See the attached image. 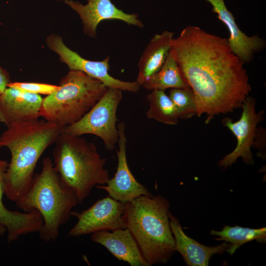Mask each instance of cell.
I'll return each mask as SVG.
<instances>
[{
    "instance_id": "d6986e66",
    "label": "cell",
    "mask_w": 266,
    "mask_h": 266,
    "mask_svg": "<svg viewBox=\"0 0 266 266\" xmlns=\"http://www.w3.org/2000/svg\"><path fill=\"white\" fill-rule=\"evenodd\" d=\"M141 86L151 91L189 87L183 80L170 51L161 68L147 78Z\"/></svg>"
},
{
    "instance_id": "cb8c5ba5",
    "label": "cell",
    "mask_w": 266,
    "mask_h": 266,
    "mask_svg": "<svg viewBox=\"0 0 266 266\" xmlns=\"http://www.w3.org/2000/svg\"><path fill=\"white\" fill-rule=\"evenodd\" d=\"M264 138H265V133H264V130L260 127L257 128L256 135L255 139L256 141V142H253V145H255V147L256 149L260 151H262L265 148V145H264Z\"/></svg>"
},
{
    "instance_id": "8992f818",
    "label": "cell",
    "mask_w": 266,
    "mask_h": 266,
    "mask_svg": "<svg viewBox=\"0 0 266 266\" xmlns=\"http://www.w3.org/2000/svg\"><path fill=\"white\" fill-rule=\"evenodd\" d=\"M59 86L43 99L41 116L63 128L79 120L107 89L100 81L76 70H70Z\"/></svg>"
},
{
    "instance_id": "5bb4252c",
    "label": "cell",
    "mask_w": 266,
    "mask_h": 266,
    "mask_svg": "<svg viewBox=\"0 0 266 266\" xmlns=\"http://www.w3.org/2000/svg\"><path fill=\"white\" fill-rule=\"evenodd\" d=\"M8 166L7 161L0 159V224L6 229L8 241L11 243L22 235L38 233L43 220L36 210L22 213L10 210L4 205L2 199Z\"/></svg>"
},
{
    "instance_id": "ba28073f",
    "label": "cell",
    "mask_w": 266,
    "mask_h": 266,
    "mask_svg": "<svg viewBox=\"0 0 266 266\" xmlns=\"http://www.w3.org/2000/svg\"><path fill=\"white\" fill-rule=\"evenodd\" d=\"M46 42L49 48L59 55L61 62L65 63L70 70L81 71L100 81L107 88L137 93L141 86L136 81H124L111 76L108 73L110 68V58L108 56L101 61L85 59L68 48L64 43L62 37L56 34L48 36Z\"/></svg>"
},
{
    "instance_id": "7c38bea8",
    "label": "cell",
    "mask_w": 266,
    "mask_h": 266,
    "mask_svg": "<svg viewBox=\"0 0 266 266\" xmlns=\"http://www.w3.org/2000/svg\"><path fill=\"white\" fill-rule=\"evenodd\" d=\"M64 1L79 15L84 33L92 37L96 36L97 28L99 24L104 20H119L128 25L140 28L144 27L137 14L124 12L117 8L111 0H88L86 5L73 0Z\"/></svg>"
},
{
    "instance_id": "9c48e42d",
    "label": "cell",
    "mask_w": 266,
    "mask_h": 266,
    "mask_svg": "<svg viewBox=\"0 0 266 266\" xmlns=\"http://www.w3.org/2000/svg\"><path fill=\"white\" fill-rule=\"evenodd\" d=\"M255 105V99L247 96L242 105V113L238 121L233 122L228 117L223 119V125L236 136L237 144L233 152L226 155L218 162V165L220 167L225 169L231 166L239 157H241L248 165L254 164L251 148L255 140L257 126L264 118V111L256 113Z\"/></svg>"
},
{
    "instance_id": "2e32d148",
    "label": "cell",
    "mask_w": 266,
    "mask_h": 266,
    "mask_svg": "<svg viewBox=\"0 0 266 266\" xmlns=\"http://www.w3.org/2000/svg\"><path fill=\"white\" fill-rule=\"evenodd\" d=\"M170 229L175 241V250L179 252L188 266H208L211 257L227 251L230 244L224 242L215 246H207L188 236L184 232L178 219L170 212Z\"/></svg>"
},
{
    "instance_id": "ac0fdd59",
    "label": "cell",
    "mask_w": 266,
    "mask_h": 266,
    "mask_svg": "<svg viewBox=\"0 0 266 266\" xmlns=\"http://www.w3.org/2000/svg\"><path fill=\"white\" fill-rule=\"evenodd\" d=\"M174 33L167 31L155 34L141 55L138 64L136 81L141 85L163 65L171 49Z\"/></svg>"
},
{
    "instance_id": "30bf717a",
    "label": "cell",
    "mask_w": 266,
    "mask_h": 266,
    "mask_svg": "<svg viewBox=\"0 0 266 266\" xmlns=\"http://www.w3.org/2000/svg\"><path fill=\"white\" fill-rule=\"evenodd\" d=\"M125 203L109 196L98 200L81 212L71 211L77 221L68 235L78 237L100 231H114L126 228L123 219Z\"/></svg>"
},
{
    "instance_id": "44dd1931",
    "label": "cell",
    "mask_w": 266,
    "mask_h": 266,
    "mask_svg": "<svg viewBox=\"0 0 266 266\" xmlns=\"http://www.w3.org/2000/svg\"><path fill=\"white\" fill-rule=\"evenodd\" d=\"M149 107L146 112L148 118L166 125H176L179 119L177 110L165 91L154 90L148 95Z\"/></svg>"
},
{
    "instance_id": "d4e9b609",
    "label": "cell",
    "mask_w": 266,
    "mask_h": 266,
    "mask_svg": "<svg viewBox=\"0 0 266 266\" xmlns=\"http://www.w3.org/2000/svg\"><path fill=\"white\" fill-rule=\"evenodd\" d=\"M9 82L10 79L8 72L0 66V95L3 93Z\"/></svg>"
},
{
    "instance_id": "3957f363",
    "label": "cell",
    "mask_w": 266,
    "mask_h": 266,
    "mask_svg": "<svg viewBox=\"0 0 266 266\" xmlns=\"http://www.w3.org/2000/svg\"><path fill=\"white\" fill-rule=\"evenodd\" d=\"M170 203L157 195L125 203L123 219L148 266L166 264L176 252L169 219Z\"/></svg>"
},
{
    "instance_id": "6da1fadb",
    "label": "cell",
    "mask_w": 266,
    "mask_h": 266,
    "mask_svg": "<svg viewBox=\"0 0 266 266\" xmlns=\"http://www.w3.org/2000/svg\"><path fill=\"white\" fill-rule=\"evenodd\" d=\"M170 51L184 81L192 89L199 117L206 124L242 106L251 90L244 64L226 38L197 26L186 27L173 38Z\"/></svg>"
},
{
    "instance_id": "ffe728a7",
    "label": "cell",
    "mask_w": 266,
    "mask_h": 266,
    "mask_svg": "<svg viewBox=\"0 0 266 266\" xmlns=\"http://www.w3.org/2000/svg\"><path fill=\"white\" fill-rule=\"evenodd\" d=\"M210 235L219 236L215 240H224L229 242L230 246L227 252L232 255L241 245L247 242L256 240L260 243L266 241V228L252 229L235 226H224L222 230L216 231L211 230Z\"/></svg>"
},
{
    "instance_id": "8fae6325",
    "label": "cell",
    "mask_w": 266,
    "mask_h": 266,
    "mask_svg": "<svg viewBox=\"0 0 266 266\" xmlns=\"http://www.w3.org/2000/svg\"><path fill=\"white\" fill-rule=\"evenodd\" d=\"M117 128L119 149L116 152L118 159L116 171L106 185H97L96 187L105 190L108 196L124 203L132 201L140 196L152 197L148 189L135 179L129 168L127 159V137L124 122L119 123Z\"/></svg>"
},
{
    "instance_id": "7402d4cb",
    "label": "cell",
    "mask_w": 266,
    "mask_h": 266,
    "mask_svg": "<svg viewBox=\"0 0 266 266\" xmlns=\"http://www.w3.org/2000/svg\"><path fill=\"white\" fill-rule=\"evenodd\" d=\"M168 96L177 110L179 119H187L197 115L196 99L190 87L171 89Z\"/></svg>"
},
{
    "instance_id": "52a82bcc",
    "label": "cell",
    "mask_w": 266,
    "mask_h": 266,
    "mask_svg": "<svg viewBox=\"0 0 266 266\" xmlns=\"http://www.w3.org/2000/svg\"><path fill=\"white\" fill-rule=\"evenodd\" d=\"M122 91L119 89L107 88L86 114L77 122L65 127L63 132L75 136L96 135L102 139L106 150L114 149L119 140L116 115L122 99Z\"/></svg>"
},
{
    "instance_id": "9a60e30c",
    "label": "cell",
    "mask_w": 266,
    "mask_h": 266,
    "mask_svg": "<svg viewBox=\"0 0 266 266\" xmlns=\"http://www.w3.org/2000/svg\"><path fill=\"white\" fill-rule=\"evenodd\" d=\"M212 6V11L228 28L230 37L227 39L233 53L244 64L253 60L254 54L263 50L266 42L257 35H247L238 28L232 13L227 9L224 0H205Z\"/></svg>"
},
{
    "instance_id": "4fadbf2b",
    "label": "cell",
    "mask_w": 266,
    "mask_h": 266,
    "mask_svg": "<svg viewBox=\"0 0 266 266\" xmlns=\"http://www.w3.org/2000/svg\"><path fill=\"white\" fill-rule=\"evenodd\" d=\"M42 101L40 95L6 87L0 95V122L7 127L15 123L38 119Z\"/></svg>"
},
{
    "instance_id": "603a6c76",
    "label": "cell",
    "mask_w": 266,
    "mask_h": 266,
    "mask_svg": "<svg viewBox=\"0 0 266 266\" xmlns=\"http://www.w3.org/2000/svg\"><path fill=\"white\" fill-rule=\"evenodd\" d=\"M59 85H55L45 83L32 82H9L7 87L16 88L25 92L35 94H51L59 88Z\"/></svg>"
},
{
    "instance_id": "277c9868",
    "label": "cell",
    "mask_w": 266,
    "mask_h": 266,
    "mask_svg": "<svg viewBox=\"0 0 266 266\" xmlns=\"http://www.w3.org/2000/svg\"><path fill=\"white\" fill-rule=\"evenodd\" d=\"M16 203L24 212L37 211L43 220L40 238L55 241L60 228L71 216V209L79 203L75 193L61 182L51 159L42 160V169L34 174L27 193Z\"/></svg>"
},
{
    "instance_id": "484cf974",
    "label": "cell",
    "mask_w": 266,
    "mask_h": 266,
    "mask_svg": "<svg viewBox=\"0 0 266 266\" xmlns=\"http://www.w3.org/2000/svg\"><path fill=\"white\" fill-rule=\"evenodd\" d=\"M5 233H7L6 229L4 226L0 224V236L3 235Z\"/></svg>"
},
{
    "instance_id": "e0dca14e",
    "label": "cell",
    "mask_w": 266,
    "mask_h": 266,
    "mask_svg": "<svg viewBox=\"0 0 266 266\" xmlns=\"http://www.w3.org/2000/svg\"><path fill=\"white\" fill-rule=\"evenodd\" d=\"M91 239L104 246L119 261L127 262L131 266H148L127 228L98 231L92 233Z\"/></svg>"
},
{
    "instance_id": "5b68a950",
    "label": "cell",
    "mask_w": 266,
    "mask_h": 266,
    "mask_svg": "<svg viewBox=\"0 0 266 266\" xmlns=\"http://www.w3.org/2000/svg\"><path fill=\"white\" fill-rule=\"evenodd\" d=\"M55 143L54 167L62 183L75 193L79 203L94 187L107 183L110 178L104 167L106 160L101 157L94 143L63 131Z\"/></svg>"
},
{
    "instance_id": "7a4b0ae2",
    "label": "cell",
    "mask_w": 266,
    "mask_h": 266,
    "mask_svg": "<svg viewBox=\"0 0 266 266\" xmlns=\"http://www.w3.org/2000/svg\"><path fill=\"white\" fill-rule=\"evenodd\" d=\"M7 128L0 136V149L7 148L11 156L4 195L16 202L30 187L39 158L64 128L45 119L17 122Z\"/></svg>"
}]
</instances>
